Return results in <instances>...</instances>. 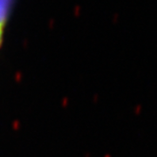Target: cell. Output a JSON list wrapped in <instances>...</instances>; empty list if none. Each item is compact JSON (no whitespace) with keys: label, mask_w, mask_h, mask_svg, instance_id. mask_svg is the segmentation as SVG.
Masks as SVG:
<instances>
[{"label":"cell","mask_w":157,"mask_h":157,"mask_svg":"<svg viewBox=\"0 0 157 157\" xmlns=\"http://www.w3.org/2000/svg\"><path fill=\"white\" fill-rule=\"evenodd\" d=\"M13 0H0V29L6 24L11 11V6Z\"/></svg>","instance_id":"cell-1"},{"label":"cell","mask_w":157,"mask_h":157,"mask_svg":"<svg viewBox=\"0 0 157 157\" xmlns=\"http://www.w3.org/2000/svg\"><path fill=\"white\" fill-rule=\"evenodd\" d=\"M1 41H2V30L0 29V44H1Z\"/></svg>","instance_id":"cell-2"}]
</instances>
